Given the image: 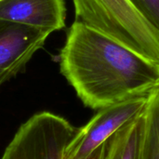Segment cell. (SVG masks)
Wrapping results in <instances>:
<instances>
[{
	"mask_svg": "<svg viewBox=\"0 0 159 159\" xmlns=\"http://www.w3.org/2000/svg\"><path fill=\"white\" fill-rule=\"evenodd\" d=\"M61 75L89 108L102 109L159 86V63L75 20L60 53Z\"/></svg>",
	"mask_w": 159,
	"mask_h": 159,
	"instance_id": "1",
	"label": "cell"
},
{
	"mask_svg": "<svg viewBox=\"0 0 159 159\" xmlns=\"http://www.w3.org/2000/svg\"><path fill=\"white\" fill-rule=\"evenodd\" d=\"M75 20L159 63V32L129 0H73Z\"/></svg>",
	"mask_w": 159,
	"mask_h": 159,
	"instance_id": "2",
	"label": "cell"
},
{
	"mask_svg": "<svg viewBox=\"0 0 159 159\" xmlns=\"http://www.w3.org/2000/svg\"><path fill=\"white\" fill-rule=\"evenodd\" d=\"M76 130L59 115L36 113L20 126L0 159H64Z\"/></svg>",
	"mask_w": 159,
	"mask_h": 159,
	"instance_id": "3",
	"label": "cell"
},
{
	"mask_svg": "<svg viewBox=\"0 0 159 159\" xmlns=\"http://www.w3.org/2000/svg\"><path fill=\"white\" fill-rule=\"evenodd\" d=\"M149 94L135 96L100 109L85 126L77 129L65 149L64 159L92 158L106 140L145 112Z\"/></svg>",
	"mask_w": 159,
	"mask_h": 159,
	"instance_id": "4",
	"label": "cell"
},
{
	"mask_svg": "<svg viewBox=\"0 0 159 159\" xmlns=\"http://www.w3.org/2000/svg\"><path fill=\"white\" fill-rule=\"evenodd\" d=\"M50 33L15 23H0V87L20 73Z\"/></svg>",
	"mask_w": 159,
	"mask_h": 159,
	"instance_id": "5",
	"label": "cell"
},
{
	"mask_svg": "<svg viewBox=\"0 0 159 159\" xmlns=\"http://www.w3.org/2000/svg\"><path fill=\"white\" fill-rule=\"evenodd\" d=\"M64 0H2L0 23H15L48 33L65 26Z\"/></svg>",
	"mask_w": 159,
	"mask_h": 159,
	"instance_id": "6",
	"label": "cell"
},
{
	"mask_svg": "<svg viewBox=\"0 0 159 159\" xmlns=\"http://www.w3.org/2000/svg\"><path fill=\"white\" fill-rule=\"evenodd\" d=\"M144 125L143 113L106 140L91 159H141Z\"/></svg>",
	"mask_w": 159,
	"mask_h": 159,
	"instance_id": "7",
	"label": "cell"
},
{
	"mask_svg": "<svg viewBox=\"0 0 159 159\" xmlns=\"http://www.w3.org/2000/svg\"><path fill=\"white\" fill-rule=\"evenodd\" d=\"M144 120L141 159H159V86L149 94Z\"/></svg>",
	"mask_w": 159,
	"mask_h": 159,
	"instance_id": "8",
	"label": "cell"
},
{
	"mask_svg": "<svg viewBox=\"0 0 159 159\" xmlns=\"http://www.w3.org/2000/svg\"><path fill=\"white\" fill-rule=\"evenodd\" d=\"M138 11L159 32V0H129Z\"/></svg>",
	"mask_w": 159,
	"mask_h": 159,
	"instance_id": "9",
	"label": "cell"
},
{
	"mask_svg": "<svg viewBox=\"0 0 159 159\" xmlns=\"http://www.w3.org/2000/svg\"><path fill=\"white\" fill-rule=\"evenodd\" d=\"M1 1H2V0H0V2H1Z\"/></svg>",
	"mask_w": 159,
	"mask_h": 159,
	"instance_id": "10",
	"label": "cell"
}]
</instances>
